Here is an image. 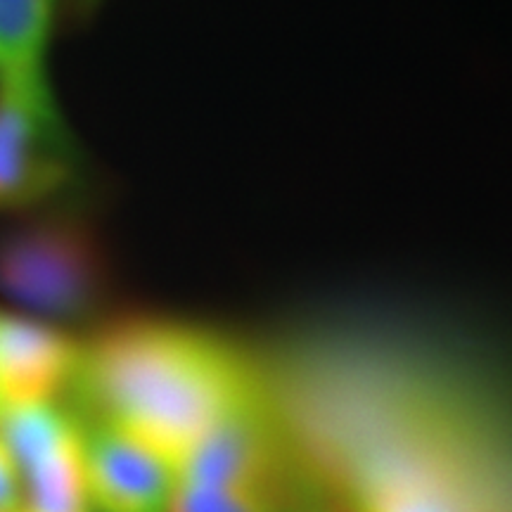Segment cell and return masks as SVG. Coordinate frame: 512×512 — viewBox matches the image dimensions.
Here are the masks:
<instances>
[{
    "mask_svg": "<svg viewBox=\"0 0 512 512\" xmlns=\"http://www.w3.org/2000/svg\"><path fill=\"white\" fill-rule=\"evenodd\" d=\"M309 512H328V510H309Z\"/></svg>",
    "mask_w": 512,
    "mask_h": 512,
    "instance_id": "obj_13",
    "label": "cell"
},
{
    "mask_svg": "<svg viewBox=\"0 0 512 512\" xmlns=\"http://www.w3.org/2000/svg\"><path fill=\"white\" fill-rule=\"evenodd\" d=\"M387 475H377L361 496L358 512H479L458 482L427 472L422 460H394Z\"/></svg>",
    "mask_w": 512,
    "mask_h": 512,
    "instance_id": "obj_8",
    "label": "cell"
},
{
    "mask_svg": "<svg viewBox=\"0 0 512 512\" xmlns=\"http://www.w3.org/2000/svg\"><path fill=\"white\" fill-rule=\"evenodd\" d=\"M81 342L60 325L0 311V408L53 403L69 392Z\"/></svg>",
    "mask_w": 512,
    "mask_h": 512,
    "instance_id": "obj_6",
    "label": "cell"
},
{
    "mask_svg": "<svg viewBox=\"0 0 512 512\" xmlns=\"http://www.w3.org/2000/svg\"><path fill=\"white\" fill-rule=\"evenodd\" d=\"M67 394L79 418L117 427L174 467L221 420L273 399L240 342L159 316L112 320L81 342Z\"/></svg>",
    "mask_w": 512,
    "mask_h": 512,
    "instance_id": "obj_1",
    "label": "cell"
},
{
    "mask_svg": "<svg viewBox=\"0 0 512 512\" xmlns=\"http://www.w3.org/2000/svg\"><path fill=\"white\" fill-rule=\"evenodd\" d=\"M22 477L10 451L0 439V512H22Z\"/></svg>",
    "mask_w": 512,
    "mask_h": 512,
    "instance_id": "obj_11",
    "label": "cell"
},
{
    "mask_svg": "<svg viewBox=\"0 0 512 512\" xmlns=\"http://www.w3.org/2000/svg\"><path fill=\"white\" fill-rule=\"evenodd\" d=\"M178 484L287 494L290 439L275 399L247 408L214 425L176 467Z\"/></svg>",
    "mask_w": 512,
    "mask_h": 512,
    "instance_id": "obj_4",
    "label": "cell"
},
{
    "mask_svg": "<svg viewBox=\"0 0 512 512\" xmlns=\"http://www.w3.org/2000/svg\"><path fill=\"white\" fill-rule=\"evenodd\" d=\"M19 477L24 494L22 512H91L83 482L81 425L72 437L24 465Z\"/></svg>",
    "mask_w": 512,
    "mask_h": 512,
    "instance_id": "obj_9",
    "label": "cell"
},
{
    "mask_svg": "<svg viewBox=\"0 0 512 512\" xmlns=\"http://www.w3.org/2000/svg\"><path fill=\"white\" fill-rule=\"evenodd\" d=\"M79 178V147L57 100L0 91V214L55 207Z\"/></svg>",
    "mask_w": 512,
    "mask_h": 512,
    "instance_id": "obj_3",
    "label": "cell"
},
{
    "mask_svg": "<svg viewBox=\"0 0 512 512\" xmlns=\"http://www.w3.org/2000/svg\"><path fill=\"white\" fill-rule=\"evenodd\" d=\"M498 512H512V508H508V510H498Z\"/></svg>",
    "mask_w": 512,
    "mask_h": 512,
    "instance_id": "obj_14",
    "label": "cell"
},
{
    "mask_svg": "<svg viewBox=\"0 0 512 512\" xmlns=\"http://www.w3.org/2000/svg\"><path fill=\"white\" fill-rule=\"evenodd\" d=\"M100 0H72V10L74 12H91V10H95V5H98Z\"/></svg>",
    "mask_w": 512,
    "mask_h": 512,
    "instance_id": "obj_12",
    "label": "cell"
},
{
    "mask_svg": "<svg viewBox=\"0 0 512 512\" xmlns=\"http://www.w3.org/2000/svg\"><path fill=\"white\" fill-rule=\"evenodd\" d=\"M110 283L93 223L67 204L22 214L0 230V294L24 316L81 323L105 306Z\"/></svg>",
    "mask_w": 512,
    "mask_h": 512,
    "instance_id": "obj_2",
    "label": "cell"
},
{
    "mask_svg": "<svg viewBox=\"0 0 512 512\" xmlns=\"http://www.w3.org/2000/svg\"><path fill=\"white\" fill-rule=\"evenodd\" d=\"M57 0H0V91L55 98L48 50Z\"/></svg>",
    "mask_w": 512,
    "mask_h": 512,
    "instance_id": "obj_7",
    "label": "cell"
},
{
    "mask_svg": "<svg viewBox=\"0 0 512 512\" xmlns=\"http://www.w3.org/2000/svg\"><path fill=\"white\" fill-rule=\"evenodd\" d=\"M169 512H309L297 510L287 494L228 486L178 484Z\"/></svg>",
    "mask_w": 512,
    "mask_h": 512,
    "instance_id": "obj_10",
    "label": "cell"
},
{
    "mask_svg": "<svg viewBox=\"0 0 512 512\" xmlns=\"http://www.w3.org/2000/svg\"><path fill=\"white\" fill-rule=\"evenodd\" d=\"M79 425L91 512H169L178 482L169 460L107 422L79 418Z\"/></svg>",
    "mask_w": 512,
    "mask_h": 512,
    "instance_id": "obj_5",
    "label": "cell"
}]
</instances>
